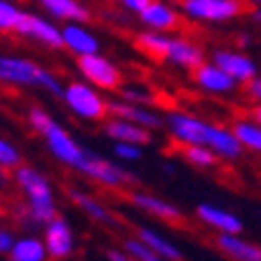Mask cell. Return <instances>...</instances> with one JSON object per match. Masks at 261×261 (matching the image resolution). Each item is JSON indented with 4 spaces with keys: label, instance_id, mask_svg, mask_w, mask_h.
I'll list each match as a JSON object with an SVG mask.
<instances>
[{
    "label": "cell",
    "instance_id": "24",
    "mask_svg": "<svg viewBox=\"0 0 261 261\" xmlns=\"http://www.w3.org/2000/svg\"><path fill=\"white\" fill-rule=\"evenodd\" d=\"M7 261H52V259L47 254L43 236L24 233V236H17L12 249L7 252Z\"/></svg>",
    "mask_w": 261,
    "mask_h": 261
},
{
    "label": "cell",
    "instance_id": "41",
    "mask_svg": "<svg viewBox=\"0 0 261 261\" xmlns=\"http://www.w3.org/2000/svg\"><path fill=\"white\" fill-rule=\"evenodd\" d=\"M172 3H184V0H172Z\"/></svg>",
    "mask_w": 261,
    "mask_h": 261
},
{
    "label": "cell",
    "instance_id": "9",
    "mask_svg": "<svg viewBox=\"0 0 261 261\" xmlns=\"http://www.w3.org/2000/svg\"><path fill=\"white\" fill-rule=\"evenodd\" d=\"M137 21L141 24V29L163 31V33H179L186 24L179 3H172V0H151L137 14Z\"/></svg>",
    "mask_w": 261,
    "mask_h": 261
},
{
    "label": "cell",
    "instance_id": "1",
    "mask_svg": "<svg viewBox=\"0 0 261 261\" xmlns=\"http://www.w3.org/2000/svg\"><path fill=\"white\" fill-rule=\"evenodd\" d=\"M26 125L43 139L49 155L75 174L85 176L106 191H127L134 186V174L125 170L122 163L103 158L97 151L83 146L75 139V134L64 127L45 106L31 103L26 109Z\"/></svg>",
    "mask_w": 261,
    "mask_h": 261
},
{
    "label": "cell",
    "instance_id": "29",
    "mask_svg": "<svg viewBox=\"0 0 261 261\" xmlns=\"http://www.w3.org/2000/svg\"><path fill=\"white\" fill-rule=\"evenodd\" d=\"M21 163H24L21 148H19L12 139H7V137H3V134H0V170L10 174V172L17 170Z\"/></svg>",
    "mask_w": 261,
    "mask_h": 261
},
{
    "label": "cell",
    "instance_id": "13",
    "mask_svg": "<svg viewBox=\"0 0 261 261\" xmlns=\"http://www.w3.org/2000/svg\"><path fill=\"white\" fill-rule=\"evenodd\" d=\"M191 80H193V85L202 94H210V97H217V99H228L240 90V85H238L236 80L221 66H217L212 59L202 61L200 66L191 73Z\"/></svg>",
    "mask_w": 261,
    "mask_h": 261
},
{
    "label": "cell",
    "instance_id": "18",
    "mask_svg": "<svg viewBox=\"0 0 261 261\" xmlns=\"http://www.w3.org/2000/svg\"><path fill=\"white\" fill-rule=\"evenodd\" d=\"M33 3L57 24H71V21L87 24L94 17V10L85 0H33Z\"/></svg>",
    "mask_w": 261,
    "mask_h": 261
},
{
    "label": "cell",
    "instance_id": "22",
    "mask_svg": "<svg viewBox=\"0 0 261 261\" xmlns=\"http://www.w3.org/2000/svg\"><path fill=\"white\" fill-rule=\"evenodd\" d=\"M103 134L111 141H127V144H139V146H148L153 144V129H146L137 122H129L125 118L118 116H109L101 122Z\"/></svg>",
    "mask_w": 261,
    "mask_h": 261
},
{
    "label": "cell",
    "instance_id": "11",
    "mask_svg": "<svg viewBox=\"0 0 261 261\" xmlns=\"http://www.w3.org/2000/svg\"><path fill=\"white\" fill-rule=\"evenodd\" d=\"M127 202L134 207V210H139V212L148 214V217L158 219L163 224H181L184 221V210L176 202L167 200L163 195L153 193V191H146V189H132L127 195Z\"/></svg>",
    "mask_w": 261,
    "mask_h": 261
},
{
    "label": "cell",
    "instance_id": "37",
    "mask_svg": "<svg viewBox=\"0 0 261 261\" xmlns=\"http://www.w3.org/2000/svg\"><path fill=\"white\" fill-rule=\"evenodd\" d=\"M247 19L256 26V29H261V5L259 7H252V10L247 12Z\"/></svg>",
    "mask_w": 261,
    "mask_h": 261
},
{
    "label": "cell",
    "instance_id": "2",
    "mask_svg": "<svg viewBox=\"0 0 261 261\" xmlns=\"http://www.w3.org/2000/svg\"><path fill=\"white\" fill-rule=\"evenodd\" d=\"M12 186L24 198V210L31 219V228H43L49 219L59 214V198L52 179L43 170L29 163H21L17 170L10 172Z\"/></svg>",
    "mask_w": 261,
    "mask_h": 261
},
{
    "label": "cell",
    "instance_id": "33",
    "mask_svg": "<svg viewBox=\"0 0 261 261\" xmlns=\"http://www.w3.org/2000/svg\"><path fill=\"white\" fill-rule=\"evenodd\" d=\"M14 240H17V233H14V228L10 224H5V221H0V254H5L12 249Z\"/></svg>",
    "mask_w": 261,
    "mask_h": 261
},
{
    "label": "cell",
    "instance_id": "7",
    "mask_svg": "<svg viewBox=\"0 0 261 261\" xmlns=\"http://www.w3.org/2000/svg\"><path fill=\"white\" fill-rule=\"evenodd\" d=\"M75 71L83 80L92 83L101 92H118L120 85L125 83V73L116 61L106 57L103 52H94L87 57H78L75 59Z\"/></svg>",
    "mask_w": 261,
    "mask_h": 261
},
{
    "label": "cell",
    "instance_id": "17",
    "mask_svg": "<svg viewBox=\"0 0 261 261\" xmlns=\"http://www.w3.org/2000/svg\"><path fill=\"white\" fill-rule=\"evenodd\" d=\"M61 43L71 57H87L94 52H101V38L94 33L87 24H61Z\"/></svg>",
    "mask_w": 261,
    "mask_h": 261
},
{
    "label": "cell",
    "instance_id": "3",
    "mask_svg": "<svg viewBox=\"0 0 261 261\" xmlns=\"http://www.w3.org/2000/svg\"><path fill=\"white\" fill-rule=\"evenodd\" d=\"M0 85L17 90H40L49 97H59L64 90V83L52 68L14 52H0Z\"/></svg>",
    "mask_w": 261,
    "mask_h": 261
},
{
    "label": "cell",
    "instance_id": "42",
    "mask_svg": "<svg viewBox=\"0 0 261 261\" xmlns=\"http://www.w3.org/2000/svg\"><path fill=\"white\" fill-rule=\"evenodd\" d=\"M3 174H7V172H3V170H0V176H3Z\"/></svg>",
    "mask_w": 261,
    "mask_h": 261
},
{
    "label": "cell",
    "instance_id": "27",
    "mask_svg": "<svg viewBox=\"0 0 261 261\" xmlns=\"http://www.w3.org/2000/svg\"><path fill=\"white\" fill-rule=\"evenodd\" d=\"M116 94H118V99L129 101V103H141V106H153L155 103V90L144 85V83H137V80H132V83L125 80Z\"/></svg>",
    "mask_w": 261,
    "mask_h": 261
},
{
    "label": "cell",
    "instance_id": "10",
    "mask_svg": "<svg viewBox=\"0 0 261 261\" xmlns=\"http://www.w3.org/2000/svg\"><path fill=\"white\" fill-rule=\"evenodd\" d=\"M210 59H212L217 66L224 68L240 87H245L249 80L256 78L261 73L259 61L249 55V52H245L243 47H217L212 55H210Z\"/></svg>",
    "mask_w": 261,
    "mask_h": 261
},
{
    "label": "cell",
    "instance_id": "6",
    "mask_svg": "<svg viewBox=\"0 0 261 261\" xmlns=\"http://www.w3.org/2000/svg\"><path fill=\"white\" fill-rule=\"evenodd\" d=\"M163 127L170 137V141L174 146H193L200 144L207 146V134H210V127H212V120L198 116L193 111L186 109H170L165 113Z\"/></svg>",
    "mask_w": 261,
    "mask_h": 261
},
{
    "label": "cell",
    "instance_id": "31",
    "mask_svg": "<svg viewBox=\"0 0 261 261\" xmlns=\"http://www.w3.org/2000/svg\"><path fill=\"white\" fill-rule=\"evenodd\" d=\"M122 249L127 254H132V259H137V261H170V259H165V256H160L158 252H153L151 247H146L137 236L125 238L122 240Z\"/></svg>",
    "mask_w": 261,
    "mask_h": 261
},
{
    "label": "cell",
    "instance_id": "4",
    "mask_svg": "<svg viewBox=\"0 0 261 261\" xmlns=\"http://www.w3.org/2000/svg\"><path fill=\"white\" fill-rule=\"evenodd\" d=\"M59 99L68 113L80 122L101 125L111 116V99L106 97V92H101L99 87H94L83 78L68 80L61 90Z\"/></svg>",
    "mask_w": 261,
    "mask_h": 261
},
{
    "label": "cell",
    "instance_id": "26",
    "mask_svg": "<svg viewBox=\"0 0 261 261\" xmlns=\"http://www.w3.org/2000/svg\"><path fill=\"white\" fill-rule=\"evenodd\" d=\"M233 134L238 137V141L243 144L245 153L252 155H261V122H256L254 118L249 116H238L231 122Z\"/></svg>",
    "mask_w": 261,
    "mask_h": 261
},
{
    "label": "cell",
    "instance_id": "43",
    "mask_svg": "<svg viewBox=\"0 0 261 261\" xmlns=\"http://www.w3.org/2000/svg\"><path fill=\"white\" fill-rule=\"evenodd\" d=\"M259 245H261V240H259Z\"/></svg>",
    "mask_w": 261,
    "mask_h": 261
},
{
    "label": "cell",
    "instance_id": "32",
    "mask_svg": "<svg viewBox=\"0 0 261 261\" xmlns=\"http://www.w3.org/2000/svg\"><path fill=\"white\" fill-rule=\"evenodd\" d=\"M144 148L146 146H139V144H127V141H113V158L118 163H139L144 158Z\"/></svg>",
    "mask_w": 261,
    "mask_h": 261
},
{
    "label": "cell",
    "instance_id": "5",
    "mask_svg": "<svg viewBox=\"0 0 261 261\" xmlns=\"http://www.w3.org/2000/svg\"><path fill=\"white\" fill-rule=\"evenodd\" d=\"M179 7L184 19L195 26H226L247 14L245 3L233 0H184Z\"/></svg>",
    "mask_w": 261,
    "mask_h": 261
},
{
    "label": "cell",
    "instance_id": "38",
    "mask_svg": "<svg viewBox=\"0 0 261 261\" xmlns=\"http://www.w3.org/2000/svg\"><path fill=\"white\" fill-rule=\"evenodd\" d=\"M238 43H240V47H249V45H252V36H247V33H243Z\"/></svg>",
    "mask_w": 261,
    "mask_h": 261
},
{
    "label": "cell",
    "instance_id": "14",
    "mask_svg": "<svg viewBox=\"0 0 261 261\" xmlns=\"http://www.w3.org/2000/svg\"><path fill=\"white\" fill-rule=\"evenodd\" d=\"M205 59H207L205 47H202L195 38H191V36H186V33H181V31H179V33H174V36H172L170 49H167V55H165L163 64L176 68V71L193 73Z\"/></svg>",
    "mask_w": 261,
    "mask_h": 261
},
{
    "label": "cell",
    "instance_id": "8",
    "mask_svg": "<svg viewBox=\"0 0 261 261\" xmlns=\"http://www.w3.org/2000/svg\"><path fill=\"white\" fill-rule=\"evenodd\" d=\"M14 36H19L26 43L40 45L45 49H64L61 43V24H57L55 19H49L47 14H38L24 10V14L19 17L17 26H14Z\"/></svg>",
    "mask_w": 261,
    "mask_h": 261
},
{
    "label": "cell",
    "instance_id": "36",
    "mask_svg": "<svg viewBox=\"0 0 261 261\" xmlns=\"http://www.w3.org/2000/svg\"><path fill=\"white\" fill-rule=\"evenodd\" d=\"M106 261H137V259H132V254H127L122 247H111L106 252Z\"/></svg>",
    "mask_w": 261,
    "mask_h": 261
},
{
    "label": "cell",
    "instance_id": "25",
    "mask_svg": "<svg viewBox=\"0 0 261 261\" xmlns=\"http://www.w3.org/2000/svg\"><path fill=\"white\" fill-rule=\"evenodd\" d=\"M172 36L174 33H163V31H151L141 29L139 33H134V47L139 49L144 57L153 61H165V55L170 49Z\"/></svg>",
    "mask_w": 261,
    "mask_h": 261
},
{
    "label": "cell",
    "instance_id": "21",
    "mask_svg": "<svg viewBox=\"0 0 261 261\" xmlns=\"http://www.w3.org/2000/svg\"><path fill=\"white\" fill-rule=\"evenodd\" d=\"M111 116L125 118V120L137 122V125H141V127H146V129H153V132L163 127V120H165V113H160L158 109L122 101V99H118V97L111 99Z\"/></svg>",
    "mask_w": 261,
    "mask_h": 261
},
{
    "label": "cell",
    "instance_id": "28",
    "mask_svg": "<svg viewBox=\"0 0 261 261\" xmlns=\"http://www.w3.org/2000/svg\"><path fill=\"white\" fill-rule=\"evenodd\" d=\"M181 151V158L186 160V163L191 165V167H195V170H214L221 160L214 155L207 146H200V144H193V146H181L179 148Z\"/></svg>",
    "mask_w": 261,
    "mask_h": 261
},
{
    "label": "cell",
    "instance_id": "23",
    "mask_svg": "<svg viewBox=\"0 0 261 261\" xmlns=\"http://www.w3.org/2000/svg\"><path fill=\"white\" fill-rule=\"evenodd\" d=\"M134 236L139 238L146 247H151L153 252H158V254L165 256V259H170V261H184L186 259V256H184V249L179 247L170 236H165L163 231H158V228H151V226L139 224L137 226V231H134Z\"/></svg>",
    "mask_w": 261,
    "mask_h": 261
},
{
    "label": "cell",
    "instance_id": "19",
    "mask_svg": "<svg viewBox=\"0 0 261 261\" xmlns=\"http://www.w3.org/2000/svg\"><path fill=\"white\" fill-rule=\"evenodd\" d=\"M207 148L217 155L221 163H236L245 155L243 144L238 141V137L233 134L231 125H224V122H214L207 134Z\"/></svg>",
    "mask_w": 261,
    "mask_h": 261
},
{
    "label": "cell",
    "instance_id": "15",
    "mask_svg": "<svg viewBox=\"0 0 261 261\" xmlns=\"http://www.w3.org/2000/svg\"><path fill=\"white\" fill-rule=\"evenodd\" d=\"M193 217L198 219V224L205 226L207 231H212L214 236L219 233H243L245 221L240 214L233 210L217 202H198L193 210Z\"/></svg>",
    "mask_w": 261,
    "mask_h": 261
},
{
    "label": "cell",
    "instance_id": "20",
    "mask_svg": "<svg viewBox=\"0 0 261 261\" xmlns=\"http://www.w3.org/2000/svg\"><path fill=\"white\" fill-rule=\"evenodd\" d=\"M214 247L231 261H261V245L243 233H219L214 236Z\"/></svg>",
    "mask_w": 261,
    "mask_h": 261
},
{
    "label": "cell",
    "instance_id": "34",
    "mask_svg": "<svg viewBox=\"0 0 261 261\" xmlns=\"http://www.w3.org/2000/svg\"><path fill=\"white\" fill-rule=\"evenodd\" d=\"M148 3L151 0H116V7L122 10L125 14H129V17H137Z\"/></svg>",
    "mask_w": 261,
    "mask_h": 261
},
{
    "label": "cell",
    "instance_id": "16",
    "mask_svg": "<svg viewBox=\"0 0 261 261\" xmlns=\"http://www.w3.org/2000/svg\"><path fill=\"white\" fill-rule=\"evenodd\" d=\"M66 198L75 210L85 214L87 219H92L94 224L99 226H106V228H116L118 226V217L116 212L111 210L106 202L99 198V195L90 193V191L80 189V186H68L66 189Z\"/></svg>",
    "mask_w": 261,
    "mask_h": 261
},
{
    "label": "cell",
    "instance_id": "30",
    "mask_svg": "<svg viewBox=\"0 0 261 261\" xmlns=\"http://www.w3.org/2000/svg\"><path fill=\"white\" fill-rule=\"evenodd\" d=\"M21 14L24 7L17 0H0V33H14V26Z\"/></svg>",
    "mask_w": 261,
    "mask_h": 261
},
{
    "label": "cell",
    "instance_id": "35",
    "mask_svg": "<svg viewBox=\"0 0 261 261\" xmlns=\"http://www.w3.org/2000/svg\"><path fill=\"white\" fill-rule=\"evenodd\" d=\"M245 94H247V99L252 103H261V73L245 85Z\"/></svg>",
    "mask_w": 261,
    "mask_h": 261
},
{
    "label": "cell",
    "instance_id": "40",
    "mask_svg": "<svg viewBox=\"0 0 261 261\" xmlns=\"http://www.w3.org/2000/svg\"><path fill=\"white\" fill-rule=\"evenodd\" d=\"M233 3H247V0H233Z\"/></svg>",
    "mask_w": 261,
    "mask_h": 261
},
{
    "label": "cell",
    "instance_id": "39",
    "mask_svg": "<svg viewBox=\"0 0 261 261\" xmlns=\"http://www.w3.org/2000/svg\"><path fill=\"white\" fill-rule=\"evenodd\" d=\"M247 3H249L252 7H259V5H261V0H247Z\"/></svg>",
    "mask_w": 261,
    "mask_h": 261
},
{
    "label": "cell",
    "instance_id": "12",
    "mask_svg": "<svg viewBox=\"0 0 261 261\" xmlns=\"http://www.w3.org/2000/svg\"><path fill=\"white\" fill-rule=\"evenodd\" d=\"M43 240L52 261L71 259L75 254V249H78V238H75L71 221L66 217H61V214H57L55 219H49L43 226Z\"/></svg>",
    "mask_w": 261,
    "mask_h": 261
}]
</instances>
